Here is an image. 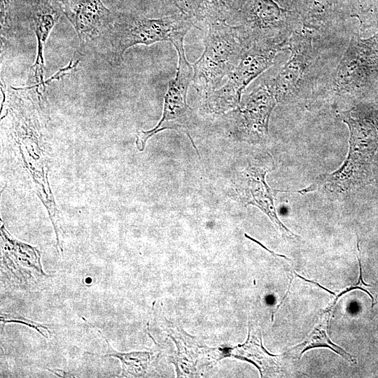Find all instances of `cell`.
<instances>
[{"label": "cell", "instance_id": "18", "mask_svg": "<svg viewBox=\"0 0 378 378\" xmlns=\"http://www.w3.org/2000/svg\"><path fill=\"white\" fill-rule=\"evenodd\" d=\"M1 321L3 322L4 324L6 323H21L25 326H27L30 328H32L35 329L38 333H40L42 336L47 337L46 335L43 332V331L41 330L40 328H43L48 331L50 330L43 324L38 323L37 322L33 321L30 319H28L20 314H6V313H1Z\"/></svg>", "mask_w": 378, "mask_h": 378}, {"label": "cell", "instance_id": "17", "mask_svg": "<svg viewBox=\"0 0 378 378\" xmlns=\"http://www.w3.org/2000/svg\"><path fill=\"white\" fill-rule=\"evenodd\" d=\"M12 1L13 0H1V41L8 39L13 33Z\"/></svg>", "mask_w": 378, "mask_h": 378}, {"label": "cell", "instance_id": "15", "mask_svg": "<svg viewBox=\"0 0 378 378\" xmlns=\"http://www.w3.org/2000/svg\"><path fill=\"white\" fill-rule=\"evenodd\" d=\"M332 309L327 308L326 310L323 312L319 324L314 328L312 333L303 343L296 346L302 348L300 351L299 358H301L302 355L310 349L315 347H327L343 357L346 360L349 362L354 361L352 356L346 352L340 346L334 344L326 334V330L328 328Z\"/></svg>", "mask_w": 378, "mask_h": 378}, {"label": "cell", "instance_id": "6", "mask_svg": "<svg viewBox=\"0 0 378 378\" xmlns=\"http://www.w3.org/2000/svg\"><path fill=\"white\" fill-rule=\"evenodd\" d=\"M183 40L172 44L178 52V66L174 78L169 82L164 96L163 113L158 125L148 131L137 134L136 146L139 150L144 148L146 141L155 134L164 130H175L187 134L192 115V109L187 103L188 86L192 80L193 68L187 60Z\"/></svg>", "mask_w": 378, "mask_h": 378}, {"label": "cell", "instance_id": "3", "mask_svg": "<svg viewBox=\"0 0 378 378\" xmlns=\"http://www.w3.org/2000/svg\"><path fill=\"white\" fill-rule=\"evenodd\" d=\"M195 22L190 17L175 15L159 18L120 15L114 18L110 28L113 60L120 63L130 48L143 44L150 46L160 41L185 38Z\"/></svg>", "mask_w": 378, "mask_h": 378}, {"label": "cell", "instance_id": "13", "mask_svg": "<svg viewBox=\"0 0 378 378\" xmlns=\"http://www.w3.org/2000/svg\"><path fill=\"white\" fill-rule=\"evenodd\" d=\"M246 174L242 181V198L246 204L258 206L268 216L283 235L289 238L295 237V234L284 225L277 217L273 203V190L270 188L265 182L266 171L251 169Z\"/></svg>", "mask_w": 378, "mask_h": 378}, {"label": "cell", "instance_id": "9", "mask_svg": "<svg viewBox=\"0 0 378 378\" xmlns=\"http://www.w3.org/2000/svg\"><path fill=\"white\" fill-rule=\"evenodd\" d=\"M169 324L168 336L174 341L176 353L171 356L178 377H197L203 368L229 356L228 348L209 347L187 334L182 328Z\"/></svg>", "mask_w": 378, "mask_h": 378}, {"label": "cell", "instance_id": "7", "mask_svg": "<svg viewBox=\"0 0 378 378\" xmlns=\"http://www.w3.org/2000/svg\"><path fill=\"white\" fill-rule=\"evenodd\" d=\"M374 113L355 106L340 113V119L350 131L348 157L334 178L342 184H351L358 178L378 145V118Z\"/></svg>", "mask_w": 378, "mask_h": 378}, {"label": "cell", "instance_id": "11", "mask_svg": "<svg viewBox=\"0 0 378 378\" xmlns=\"http://www.w3.org/2000/svg\"><path fill=\"white\" fill-rule=\"evenodd\" d=\"M31 28L37 40V55L30 67L33 74L36 88L39 96V88L46 89L44 80V47L48 36L62 13L58 2L54 0H34L29 10Z\"/></svg>", "mask_w": 378, "mask_h": 378}, {"label": "cell", "instance_id": "19", "mask_svg": "<svg viewBox=\"0 0 378 378\" xmlns=\"http://www.w3.org/2000/svg\"><path fill=\"white\" fill-rule=\"evenodd\" d=\"M176 6L183 14L197 19L200 11L199 0H164Z\"/></svg>", "mask_w": 378, "mask_h": 378}, {"label": "cell", "instance_id": "8", "mask_svg": "<svg viewBox=\"0 0 378 378\" xmlns=\"http://www.w3.org/2000/svg\"><path fill=\"white\" fill-rule=\"evenodd\" d=\"M273 77L264 78L232 112L233 129L240 137L259 139L268 134L270 114L276 106Z\"/></svg>", "mask_w": 378, "mask_h": 378}, {"label": "cell", "instance_id": "21", "mask_svg": "<svg viewBox=\"0 0 378 378\" xmlns=\"http://www.w3.org/2000/svg\"><path fill=\"white\" fill-rule=\"evenodd\" d=\"M295 274H296V276H298V277H300V279L306 281H308V282H310V283H312V284H316L317 286H318L320 288L326 290V291L329 292L330 293H331L332 295H335L333 292L330 291V290L327 289L326 288L321 286L319 284H318L317 282L314 281H311V280H309V279H307L301 276H300L299 274H298L296 272H295Z\"/></svg>", "mask_w": 378, "mask_h": 378}, {"label": "cell", "instance_id": "12", "mask_svg": "<svg viewBox=\"0 0 378 378\" xmlns=\"http://www.w3.org/2000/svg\"><path fill=\"white\" fill-rule=\"evenodd\" d=\"M1 231L4 241V264L8 270L19 279L31 276L36 273L46 276L41 264L39 251L13 239L4 225Z\"/></svg>", "mask_w": 378, "mask_h": 378}, {"label": "cell", "instance_id": "5", "mask_svg": "<svg viewBox=\"0 0 378 378\" xmlns=\"http://www.w3.org/2000/svg\"><path fill=\"white\" fill-rule=\"evenodd\" d=\"M287 49L281 44L255 43L246 48L238 64L226 78V81L203 98L204 112L221 113L234 109L240 104L243 91L258 76L271 66L277 54Z\"/></svg>", "mask_w": 378, "mask_h": 378}, {"label": "cell", "instance_id": "20", "mask_svg": "<svg viewBox=\"0 0 378 378\" xmlns=\"http://www.w3.org/2000/svg\"><path fill=\"white\" fill-rule=\"evenodd\" d=\"M358 262H359L358 264H359V268H360V275H359L358 281V284H356V286H360L361 285H364L365 286H371L370 285L365 284L363 280L362 266H361V262H360L359 255H358Z\"/></svg>", "mask_w": 378, "mask_h": 378}, {"label": "cell", "instance_id": "10", "mask_svg": "<svg viewBox=\"0 0 378 378\" xmlns=\"http://www.w3.org/2000/svg\"><path fill=\"white\" fill-rule=\"evenodd\" d=\"M58 4L80 43L98 38L111 28L115 18L102 0H59Z\"/></svg>", "mask_w": 378, "mask_h": 378}, {"label": "cell", "instance_id": "2", "mask_svg": "<svg viewBox=\"0 0 378 378\" xmlns=\"http://www.w3.org/2000/svg\"><path fill=\"white\" fill-rule=\"evenodd\" d=\"M202 55L192 64V85L202 97L220 88L248 48L234 26L216 22L207 26Z\"/></svg>", "mask_w": 378, "mask_h": 378}, {"label": "cell", "instance_id": "14", "mask_svg": "<svg viewBox=\"0 0 378 378\" xmlns=\"http://www.w3.org/2000/svg\"><path fill=\"white\" fill-rule=\"evenodd\" d=\"M249 323L247 340L243 344L229 348L230 356L245 360L255 365L261 377H269L280 372L279 358L282 355H273L262 346L260 332Z\"/></svg>", "mask_w": 378, "mask_h": 378}, {"label": "cell", "instance_id": "1", "mask_svg": "<svg viewBox=\"0 0 378 378\" xmlns=\"http://www.w3.org/2000/svg\"><path fill=\"white\" fill-rule=\"evenodd\" d=\"M317 33L302 27L290 36L287 49L290 57L273 77L277 102H293L312 97L330 71L324 70V57L314 41Z\"/></svg>", "mask_w": 378, "mask_h": 378}, {"label": "cell", "instance_id": "16", "mask_svg": "<svg viewBox=\"0 0 378 378\" xmlns=\"http://www.w3.org/2000/svg\"><path fill=\"white\" fill-rule=\"evenodd\" d=\"M106 340L110 351L105 355H96L99 357H115L118 358L122 363L121 377H141L143 376L148 369L151 360L150 352L148 351H132L127 353L118 352L113 349Z\"/></svg>", "mask_w": 378, "mask_h": 378}, {"label": "cell", "instance_id": "4", "mask_svg": "<svg viewBox=\"0 0 378 378\" xmlns=\"http://www.w3.org/2000/svg\"><path fill=\"white\" fill-rule=\"evenodd\" d=\"M234 27L246 48L255 43L284 45L302 27L297 13L281 8L273 0H246Z\"/></svg>", "mask_w": 378, "mask_h": 378}]
</instances>
